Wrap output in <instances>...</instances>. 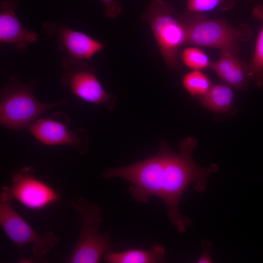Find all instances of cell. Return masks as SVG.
I'll return each mask as SVG.
<instances>
[{"label":"cell","instance_id":"cell-1","mask_svg":"<svg viewBox=\"0 0 263 263\" xmlns=\"http://www.w3.org/2000/svg\"><path fill=\"white\" fill-rule=\"evenodd\" d=\"M196 145V139L187 138L178 145L180 152L176 153L166 143L159 144L163 155V167L158 197L165 203L170 220L180 233L186 232L191 224L188 218L179 212V203L183 193L193 183L198 191H204L209 174L218 169L215 164L205 168L194 162L191 153Z\"/></svg>","mask_w":263,"mask_h":263},{"label":"cell","instance_id":"cell-2","mask_svg":"<svg viewBox=\"0 0 263 263\" xmlns=\"http://www.w3.org/2000/svg\"><path fill=\"white\" fill-rule=\"evenodd\" d=\"M37 80L21 82L17 74L12 75L0 91V123L16 132L27 128L45 111L67 103L71 95L60 101L43 103L34 95Z\"/></svg>","mask_w":263,"mask_h":263},{"label":"cell","instance_id":"cell-3","mask_svg":"<svg viewBox=\"0 0 263 263\" xmlns=\"http://www.w3.org/2000/svg\"><path fill=\"white\" fill-rule=\"evenodd\" d=\"M72 206L80 222L77 243L66 256L68 263H97L113 244L108 233L101 234L98 227L103 219L102 209L96 203H90L84 197L76 195Z\"/></svg>","mask_w":263,"mask_h":263},{"label":"cell","instance_id":"cell-4","mask_svg":"<svg viewBox=\"0 0 263 263\" xmlns=\"http://www.w3.org/2000/svg\"><path fill=\"white\" fill-rule=\"evenodd\" d=\"M180 19L188 44L239 52L240 43L251 35L247 25L235 27L225 20L209 19L201 13L187 11Z\"/></svg>","mask_w":263,"mask_h":263},{"label":"cell","instance_id":"cell-5","mask_svg":"<svg viewBox=\"0 0 263 263\" xmlns=\"http://www.w3.org/2000/svg\"><path fill=\"white\" fill-rule=\"evenodd\" d=\"M142 19L151 28L168 67L171 70H179V49L187 44L186 35L174 7L163 0H153Z\"/></svg>","mask_w":263,"mask_h":263},{"label":"cell","instance_id":"cell-6","mask_svg":"<svg viewBox=\"0 0 263 263\" xmlns=\"http://www.w3.org/2000/svg\"><path fill=\"white\" fill-rule=\"evenodd\" d=\"M13 199L1 192L0 198V225L3 231L18 249L20 262L28 261L22 255V247L32 244L33 257L39 259L47 254L58 243L52 232L47 230L42 235L37 233L31 225L14 209Z\"/></svg>","mask_w":263,"mask_h":263},{"label":"cell","instance_id":"cell-7","mask_svg":"<svg viewBox=\"0 0 263 263\" xmlns=\"http://www.w3.org/2000/svg\"><path fill=\"white\" fill-rule=\"evenodd\" d=\"M65 70L60 79L61 84L68 87L76 96L88 102L100 104L112 110L115 96L109 94L95 75V69L85 60L68 56L62 60Z\"/></svg>","mask_w":263,"mask_h":263},{"label":"cell","instance_id":"cell-8","mask_svg":"<svg viewBox=\"0 0 263 263\" xmlns=\"http://www.w3.org/2000/svg\"><path fill=\"white\" fill-rule=\"evenodd\" d=\"M70 119L65 113L56 112L38 118L27 128L38 140L47 145H64L72 147L80 154L89 151L87 131L79 128L72 131Z\"/></svg>","mask_w":263,"mask_h":263},{"label":"cell","instance_id":"cell-9","mask_svg":"<svg viewBox=\"0 0 263 263\" xmlns=\"http://www.w3.org/2000/svg\"><path fill=\"white\" fill-rule=\"evenodd\" d=\"M2 189L32 210L43 209L59 202L61 199L60 190L38 179L31 166H25L14 172L12 185L3 186Z\"/></svg>","mask_w":263,"mask_h":263},{"label":"cell","instance_id":"cell-10","mask_svg":"<svg viewBox=\"0 0 263 263\" xmlns=\"http://www.w3.org/2000/svg\"><path fill=\"white\" fill-rule=\"evenodd\" d=\"M42 27L49 35L55 38L60 50L65 52L67 56L75 59L91 60L105 47L103 43L87 34L61 23L44 22Z\"/></svg>","mask_w":263,"mask_h":263},{"label":"cell","instance_id":"cell-11","mask_svg":"<svg viewBox=\"0 0 263 263\" xmlns=\"http://www.w3.org/2000/svg\"><path fill=\"white\" fill-rule=\"evenodd\" d=\"M19 0H3L0 3V42L14 45L24 52L28 45L37 42L38 34L25 29L16 16Z\"/></svg>","mask_w":263,"mask_h":263},{"label":"cell","instance_id":"cell-12","mask_svg":"<svg viewBox=\"0 0 263 263\" xmlns=\"http://www.w3.org/2000/svg\"><path fill=\"white\" fill-rule=\"evenodd\" d=\"M238 53L223 51L219 58L209 67L225 83L236 89L244 88L251 79L249 65L242 61Z\"/></svg>","mask_w":263,"mask_h":263},{"label":"cell","instance_id":"cell-13","mask_svg":"<svg viewBox=\"0 0 263 263\" xmlns=\"http://www.w3.org/2000/svg\"><path fill=\"white\" fill-rule=\"evenodd\" d=\"M166 252L160 245H153L150 250L130 249L122 252H107L101 260L109 263H157L165 260Z\"/></svg>","mask_w":263,"mask_h":263},{"label":"cell","instance_id":"cell-14","mask_svg":"<svg viewBox=\"0 0 263 263\" xmlns=\"http://www.w3.org/2000/svg\"><path fill=\"white\" fill-rule=\"evenodd\" d=\"M234 97L231 87L226 84L218 83L212 85L206 94L199 97V100L205 108L221 113L230 109Z\"/></svg>","mask_w":263,"mask_h":263},{"label":"cell","instance_id":"cell-15","mask_svg":"<svg viewBox=\"0 0 263 263\" xmlns=\"http://www.w3.org/2000/svg\"><path fill=\"white\" fill-rule=\"evenodd\" d=\"M252 15L261 21L262 27L258 36L255 51L249 65L251 79L259 87L263 86V4L257 5L253 9Z\"/></svg>","mask_w":263,"mask_h":263},{"label":"cell","instance_id":"cell-16","mask_svg":"<svg viewBox=\"0 0 263 263\" xmlns=\"http://www.w3.org/2000/svg\"><path fill=\"white\" fill-rule=\"evenodd\" d=\"M182 84L191 96L199 97L206 94L212 86L208 76L200 70H192L185 75Z\"/></svg>","mask_w":263,"mask_h":263},{"label":"cell","instance_id":"cell-17","mask_svg":"<svg viewBox=\"0 0 263 263\" xmlns=\"http://www.w3.org/2000/svg\"><path fill=\"white\" fill-rule=\"evenodd\" d=\"M181 58L187 67L193 70H202L209 67L210 62L208 56L201 50L193 47L185 49Z\"/></svg>","mask_w":263,"mask_h":263},{"label":"cell","instance_id":"cell-18","mask_svg":"<svg viewBox=\"0 0 263 263\" xmlns=\"http://www.w3.org/2000/svg\"><path fill=\"white\" fill-rule=\"evenodd\" d=\"M235 0H187V11L201 13L215 9L225 10L232 7Z\"/></svg>","mask_w":263,"mask_h":263},{"label":"cell","instance_id":"cell-19","mask_svg":"<svg viewBox=\"0 0 263 263\" xmlns=\"http://www.w3.org/2000/svg\"><path fill=\"white\" fill-rule=\"evenodd\" d=\"M103 3L105 8L104 16L109 19L116 17L123 9L121 3L116 0H101Z\"/></svg>","mask_w":263,"mask_h":263},{"label":"cell","instance_id":"cell-20","mask_svg":"<svg viewBox=\"0 0 263 263\" xmlns=\"http://www.w3.org/2000/svg\"><path fill=\"white\" fill-rule=\"evenodd\" d=\"M211 246V243L207 241L202 242L203 252L201 256L198 261V263H211V260L209 256V250Z\"/></svg>","mask_w":263,"mask_h":263}]
</instances>
